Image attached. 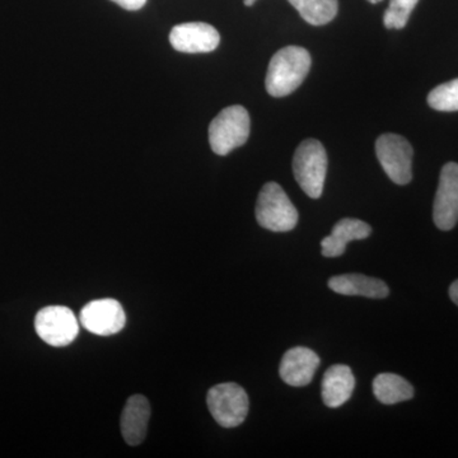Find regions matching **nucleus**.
I'll return each instance as SVG.
<instances>
[{
  "instance_id": "6e6552de",
  "label": "nucleus",
  "mask_w": 458,
  "mask_h": 458,
  "mask_svg": "<svg viewBox=\"0 0 458 458\" xmlns=\"http://www.w3.org/2000/svg\"><path fill=\"white\" fill-rule=\"evenodd\" d=\"M80 322L95 335L110 336L123 330L126 316L122 304L116 300L105 298L87 303L80 313Z\"/></svg>"
},
{
  "instance_id": "9b49d317",
  "label": "nucleus",
  "mask_w": 458,
  "mask_h": 458,
  "mask_svg": "<svg viewBox=\"0 0 458 458\" xmlns=\"http://www.w3.org/2000/svg\"><path fill=\"white\" fill-rule=\"evenodd\" d=\"M319 361L318 355L311 349L295 346L283 355L279 375L286 385L303 387L311 384Z\"/></svg>"
},
{
  "instance_id": "aec40b11",
  "label": "nucleus",
  "mask_w": 458,
  "mask_h": 458,
  "mask_svg": "<svg viewBox=\"0 0 458 458\" xmlns=\"http://www.w3.org/2000/svg\"><path fill=\"white\" fill-rule=\"evenodd\" d=\"M113 2L126 11H140L146 5L147 0H113Z\"/></svg>"
},
{
  "instance_id": "f257e3e1",
  "label": "nucleus",
  "mask_w": 458,
  "mask_h": 458,
  "mask_svg": "<svg viewBox=\"0 0 458 458\" xmlns=\"http://www.w3.org/2000/svg\"><path fill=\"white\" fill-rule=\"evenodd\" d=\"M312 60L309 51L301 47H286L274 54L267 68V93L273 98H285L293 93L309 75Z\"/></svg>"
},
{
  "instance_id": "4468645a",
  "label": "nucleus",
  "mask_w": 458,
  "mask_h": 458,
  "mask_svg": "<svg viewBox=\"0 0 458 458\" xmlns=\"http://www.w3.org/2000/svg\"><path fill=\"white\" fill-rule=\"evenodd\" d=\"M355 388V377L351 367L335 364L322 379V400L327 408L336 409L351 399Z\"/></svg>"
},
{
  "instance_id": "f3484780",
  "label": "nucleus",
  "mask_w": 458,
  "mask_h": 458,
  "mask_svg": "<svg viewBox=\"0 0 458 458\" xmlns=\"http://www.w3.org/2000/svg\"><path fill=\"white\" fill-rule=\"evenodd\" d=\"M301 17L312 26H324L336 17L337 0H288Z\"/></svg>"
},
{
  "instance_id": "423d86ee",
  "label": "nucleus",
  "mask_w": 458,
  "mask_h": 458,
  "mask_svg": "<svg viewBox=\"0 0 458 458\" xmlns=\"http://www.w3.org/2000/svg\"><path fill=\"white\" fill-rule=\"evenodd\" d=\"M376 155L390 180L397 185H408L412 179L414 150L405 138L384 134L376 141Z\"/></svg>"
},
{
  "instance_id": "f8f14e48",
  "label": "nucleus",
  "mask_w": 458,
  "mask_h": 458,
  "mask_svg": "<svg viewBox=\"0 0 458 458\" xmlns=\"http://www.w3.org/2000/svg\"><path fill=\"white\" fill-rule=\"evenodd\" d=\"M150 419L149 401L143 394L129 397L123 406L120 429L125 442L131 447L140 445L146 439Z\"/></svg>"
},
{
  "instance_id": "412c9836",
  "label": "nucleus",
  "mask_w": 458,
  "mask_h": 458,
  "mask_svg": "<svg viewBox=\"0 0 458 458\" xmlns=\"http://www.w3.org/2000/svg\"><path fill=\"white\" fill-rule=\"evenodd\" d=\"M450 297L451 300L458 306V280L452 283V285L450 286Z\"/></svg>"
},
{
  "instance_id": "dca6fc26",
  "label": "nucleus",
  "mask_w": 458,
  "mask_h": 458,
  "mask_svg": "<svg viewBox=\"0 0 458 458\" xmlns=\"http://www.w3.org/2000/svg\"><path fill=\"white\" fill-rule=\"evenodd\" d=\"M373 394L385 405L403 403L414 397V388L403 377L394 373H381L373 381Z\"/></svg>"
},
{
  "instance_id": "4be33fe9",
  "label": "nucleus",
  "mask_w": 458,
  "mask_h": 458,
  "mask_svg": "<svg viewBox=\"0 0 458 458\" xmlns=\"http://www.w3.org/2000/svg\"><path fill=\"white\" fill-rule=\"evenodd\" d=\"M256 0H245L246 7H252L255 4Z\"/></svg>"
},
{
  "instance_id": "f03ea898",
  "label": "nucleus",
  "mask_w": 458,
  "mask_h": 458,
  "mask_svg": "<svg viewBox=\"0 0 458 458\" xmlns=\"http://www.w3.org/2000/svg\"><path fill=\"white\" fill-rule=\"evenodd\" d=\"M293 174L310 198H321L327 174V155L321 141L307 140L300 144L294 153Z\"/></svg>"
},
{
  "instance_id": "ddd939ff",
  "label": "nucleus",
  "mask_w": 458,
  "mask_h": 458,
  "mask_svg": "<svg viewBox=\"0 0 458 458\" xmlns=\"http://www.w3.org/2000/svg\"><path fill=\"white\" fill-rule=\"evenodd\" d=\"M372 233V228L360 219L344 218L334 225L330 236L321 241L322 255L325 258H339L345 252L346 245L352 241L366 240Z\"/></svg>"
},
{
  "instance_id": "1a4fd4ad",
  "label": "nucleus",
  "mask_w": 458,
  "mask_h": 458,
  "mask_svg": "<svg viewBox=\"0 0 458 458\" xmlns=\"http://www.w3.org/2000/svg\"><path fill=\"white\" fill-rule=\"evenodd\" d=\"M433 219L442 231H451L458 222V165L442 168L438 190L434 199Z\"/></svg>"
},
{
  "instance_id": "a211bd4d",
  "label": "nucleus",
  "mask_w": 458,
  "mask_h": 458,
  "mask_svg": "<svg viewBox=\"0 0 458 458\" xmlns=\"http://www.w3.org/2000/svg\"><path fill=\"white\" fill-rule=\"evenodd\" d=\"M428 104L437 111H458V78L436 87L428 95Z\"/></svg>"
},
{
  "instance_id": "9d476101",
  "label": "nucleus",
  "mask_w": 458,
  "mask_h": 458,
  "mask_svg": "<svg viewBox=\"0 0 458 458\" xmlns=\"http://www.w3.org/2000/svg\"><path fill=\"white\" fill-rule=\"evenodd\" d=\"M170 42L172 47L180 53H212L219 47L221 35L209 23H181L172 29Z\"/></svg>"
},
{
  "instance_id": "5701e85b",
  "label": "nucleus",
  "mask_w": 458,
  "mask_h": 458,
  "mask_svg": "<svg viewBox=\"0 0 458 458\" xmlns=\"http://www.w3.org/2000/svg\"><path fill=\"white\" fill-rule=\"evenodd\" d=\"M369 3H372V4H377V3L382 2V0H369Z\"/></svg>"
},
{
  "instance_id": "6ab92c4d",
  "label": "nucleus",
  "mask_w": 458,
  "mask_h": 458,
  "mask_svg": "<svg viewBox=\"0 0 458 458\" xmlns=\"http://www.w3.org/2000/svg\"><path fill=\"white\" fill-rule=\"evenodd\" d=\"M418 2L419 0H391L384 16L386 29L401 30L408 25L410 14L417 7Z\"/></svg>"
},
{
  "instance_id": "0eeeda50",
  "label": "nucleus",
  "mask_w": 458,
  "mask_h": 458,
  "mask_svg": "<svg viewBox=\"0 0 458 458\" xmlns=\"http://www.w3.org/2000/svg\"><path fill=\"white\" fill-rule=\"evenodd\" d=\"M35 328L42 342L62 348L74 342L80 334V321L68 307L49 306L36 315Z\"/></svg>"
},
{
  "instance_id": "7ed1b4c3",
  "label": "nucleus",
  "mask_w": 458,
  "mask_h": 458,
  "mask_svg": "<svg viewBox=\"0 0 458 458\" xmlns=\"http://www.w3.org/2000/svg\"><path fill=\"white\" fill-rule=\"evenodd\" d=\"M251 120L245 107L233 105L222 110L210 123L209 143L216 155L227 156L243 146L250 137Z\"/></svg>"
},
{
  "instance_id": "2eb2a0df",
  "label": "nucleus",
  "mask_w": 458,
  "mask_h": 458,
  "mask_svg": "<svg viewBox=\"0 0 458 458\" xmlns=\"http://www.w3.org/2000/svg\"><path fill=\"white\" fill-rule=\"evenodd\" d=\"M328 288L343 295H361V297L382 300L388 297L390 289L384 280L370 278L363 274H344L328 280Z\"/></svg>"
},
{
  "instance_id": "39448f33",
  "label": "nucleus",
  "mask_w": 458,
  "mask_h": 458,
  "mask_svg": "<svg viewBox=\"0 0 458 458\" xmlns=\"http://www.w3.org/2000/svg\"><path fill=\"white\" fill-rule=\"evenodd\" d=\"M207 403L214 420L223 428L241 426L249 414V396L240 385L233 382L210 388Z\"/></svg>"
},
{
  "instance_id": "20e7f679",
  "label": "nucleus",
  "mask_w": 458,
  "mask_h": 458,
  "mask_svg": "<svg viewBox=\"0 0 458 458\" xmlns=\"http://www.w3.org/2000/svg\"><path fill=\"white\" fill-rule=\"evenodd\" d=\"M255 212L259 225L271 232H289L298 223L297 209L276 182H267L262 186Z\"/></svg>"
}]
</instances>
